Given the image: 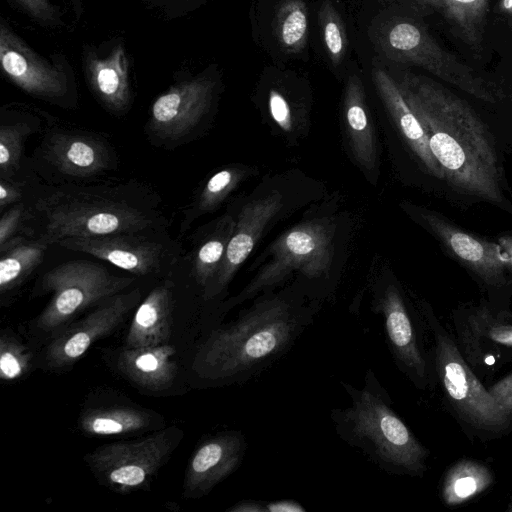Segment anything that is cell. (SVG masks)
Wrapping results in <instances>:
<instances>
[{"label": "cell", "instance_id": "38", "mask_svg": "<svg viewBox=\"0 0 512 512\" xmlns=\"http://www.w3.org/2000/svg\"><path fill=\"white\" fill-rule=\"evenodd\" d=\"M23 188L12 179L0 178V209L17 204L23 195Z\"/></svg>", "mask_w": 512, "mask_h": 512}, {"label": "cell", "instance_id": "14", "mask_svg": "<svg viewBox=\"0 0 512 512\" xmlns=\"http://www.w3.org/2000/svg\"><path fill=\"white\" fill-rule=\"evenodd\" d=\"M212 91L213 83L204 79L171 88L153 103L149 132L162 141L186 138L207 113Z\"/></svg>", "mask_w": 512, "mask_h": 512}, {"label": "cell", "instance_id": "17", "mask_svg": "<svg viewBox=\"0 0 512 512\" xmlns=\"http://www.w3.org/2000/svg\"><path fill=\"white\" fill-rule=\"evenodd\" d=\"M247 451V440L241 431L227 430L204 440L194 452L185 476V492L189 497L209 493L241 465Z\"/></svg>", "mask_w": 512, "mask_h": 512}, {"label": "cell", "instance_id": "39", "mask_svg": "<svg viewBox=\"0 0 512 512\" xmlns=\"http://www.w3.org/2000/svg\"><path fill=\"white\" fill-rule=\"evenodd\" d=\"M266 512H305L301 503L294 500H277L265 502Z\"/></svg>", "mask_w": 512, "mask_h": 512}, {"label": "cell", "instance_id": "21", "mask_svg": "<svg viewBox=\"0 0 512 512\" xmlns=\"http://www.w3.org/2000/svg\"><path fill=\"white\" fill-rule=\"evenodd\" d=\"M174 355V348L168 344L126 348L119 358V368L139 386L161 391L168 388L176 376Z\"/></svg>", "mask_w": 512, "mask_h": 512}, {"label": "cell", "instance_id": "40", "mask_svg": "<svg viewBox=\"0 0 512 512\" xmlns=\"http://www.w3.org/2000/svg\"><path fill=\"white\" fill-rule=\"evenodd\" d=\"M227 511L229 512H266L265 502L257 501V500H243L232 507H230Z\"/></svg>", "mask_w": 512, "mask_h": 512}, {"label": "cell", "instance_id": "29", "mask_svg": "<svg viewBox=\"0 0 512 512\" xmlns=\"http://www.w3.org/2000/svg\"><path fill=\"white\" fill-rule=\"evenodd\" d=\"M89 435H116L143 430L151 425V415L133 408L92 410L80 421Z\"/></svg>", "mask_w": 512, "mask_h": 512}, {"label": "cell", "instance_id": "27", "mask_svg": "<svg viewBox=\"0 0 512 512\" xmlns=\"http://www.w3.org/2000/svg\"><path fill=\"white\" fill-rule=\"evenodd\" d=\"M235 225L236 221L230 215L219 218L193 251V275L203 291L210 284L223 261Z\"/></svg>", "mask_w": 512, "mask_h": 512}, {"label": "cell", "instance_id": "34", "mask_svg": "<svg viewBox=\"0 0 512 512\" xmlns=\"http://www.w3.org/2000/svg\"><path fill=\"white\" fill-rule=\"evenodd\" d=\"M30 356L22 345L3 335L0 340V377L13 380L20 377L28 368Z\"/></svg>", "mask_w": 512, "mask_h": 512}, {"label": "cell", "instance_id": "9", "mask_svg": "<svg viewBox=\"0 0 512 512\" xmlns=\"http://www.w3.org/2000/svg\"><path fill=\"white\" fill-rule=\"evenodd\" d=\"M372 310L383 319L385 338L397 368L419 390L435 383L429 352L424 348V322L417 318L393 282L377 290Z\"/></svg>", "mask_w": 512, "mask_h": 512}, {"label": "cell", "instance_id": "23", "mask_svg": "<svg viewBox=\"0 0 512 512\" xmlns=\"http://www.w3.org/2000/svg\"><path fill=\"white\" fill-rule=\"evenodd\" d=\"M49 242L16 236L0 246V292L11 291L42 262Z\"/></svg>", "mask_w": 512, "mask_h": 512}, {"label": "cell", "instance_id": "41", "mask_svg": "<svg viewBox=\"0 0 512 512\" xmlns=\"http://www.w3.org/2000/svg\"><path fill=\"white\" fill-rule=\"evenodd\" d=\"M498 244L503 251L507 254L509 260V267L512 268V236H503L498 239Z\"/></svg>", "mask_w": 512, "mask_h": 512}, {"label": "cell", "instance_id": "13", "mask_svg": "<svg viewBox=\"0 0 512 512\" xmlns=\"http://www.w3.org/2000/svg\"><path fill=\"white\" fill-rule=\"evenodd\" d=\"M139 289L120 292L102 303L54 339L48 348L51 365L62 367L79 359L99 338L111 333L139 303Z\"/></svg>", "mask_w": 512, "mask_h": 512}, {"label": "cell", "instance_id": "7", "mask_svg": "<svg viewBox=\"0 0 512 512\" xmlns=\"http://www.w3.org/2000/svg\"><path fill=\"white\" fill-rule=\"evenodd\" d=\"M134 278L111 274L91 261H68L42 277V288L52 292L51 301L39 316L40 328H59L75 314L124 291Z\"/></svg>", "mask_w": 512, "mask_h": 512}, {"label": "cell", "instance_id": "25", "mask_svg": "<svg viewBox=\"0 0 512 512\" xmlns=\"http://www.w3.org/2000/svg\"><path fill=\"white\" fill-rule=\"evenodd\" d=\"M491 470L482 462L462 458L445 473L441 497L445 505L458 506L487 490L493 483Z\"/></svg>", "mask_w": 512, "mask_h": 512}, {"label": "cell", "instance_id": "37", "mask_svg": "<svg viewBox=\"0 0 512 512\" xmlns=\"http://www.w3.org/2000/svg\"><path fill=\"white\" fill-rule=\"evenodd\" d=\"M488 392L512 419V373L491 385Z\"/></svg>", "mask_w": 512, "mask_h": 512}, {"label": "cell", "instance_id": "10", "mask_svg": "<svg viewBox=\"0 0 512 512\" xmlns=\"http://www.w3.org/2000/svg\"><path fill=\"white\" fill-rule=\"evenodd\" d=\"M177 430L169 428L139 441L99 447L85 459L91 470L121 492L143 487L170 455Z\"/></svg>", "mask_w": 512, "mask_h": 512}, {"label": "cell", "instance_id": "42", "mask_svg": "<svg viewBox=\"0 0 512 512\" xmlns=\"http://www.w3.org/2000/svg\"><path fill=\"white\" fill-rule=\"evenodd\" d=\"M499 10L509 16H512V0H500Z\"/></svg>", "mask_w": 512, "mask_h": 512}, {"label": "cell", "instance_id": "19", "mask_svg": "<svg viewBox=\"0 0 512 512\" xmlns=\"http://www.w3.org/2000/svg\"><path fill=\"white\" fill-rule=\"evenodd\" d=\"M373 80L387 110L414 154L434 177L444 179L443 171L430 150L427 135L397 82L383 69L374 71Z\"/></svg>", "mask_w": 512, "mask_h": 512}, {"label": "cell", "instance_id": "22", "mask_svg": "<svg viewBox=\"0 0 512 512\" xmlns=\"http://www.w3.org/2000/svg\"><path fill=\"white\" fill-rule=\"evenodd\" d=\"M344 115L354 157L363 168L373 170L376 164L374 133L368 118L364 87L355 74L346 84Z\"/></svg>", "mask_w": 512, "mask_h": 512}, {"label": "cell", "instance_id": "18", "mask_svg": "<svg viewBox=\"0 0 512 512\" xmlns=\"http://www.w3.org/2000/svg\"><path fill=\"white\" fill-rule=\"evenodd\" d=\"M45 157L61 174L88 178L112 167V151L103 139L82 132L54 131L44 141Z\"/></svg>", "mask_w": 512, "mask_h": 512}, {"label": "cell", "instance_id": "5", "mask_svg": "<svg viewBox=\"0 0 512 512\" xmlns=\"http://www.w3.org/2000/svg\"><path fill=\"white\" fill-rule=\"evenodd\" d=\"M425 327L433 339L430 362L445 400L470 439L490 441L512 429V419L480 382L457 342L428 308L421 309Z\"/></svg>", "mask_w": 512, "mask_h": 512}, {"label": "cell", "instance_id": "2", "mask_svg": "<svg viewBox=\"0 0 512 512\" xmlns=\"http://www.w3.org/2000/svg\"><path fill=\"white\" fill-rule=\"evenodd\" d=\"M316 313L293 293L264 295L207 335L193 369L211 385L244 384L284 357Z\"/></svg>", "mask_w": 512, "mask_h": 512}, {"label": "cell", "instance_id": "30", "mask_svg": "<svg viewBox=\"0 0 512 512\" xmlns=\"http://www.w3.org/2000/svg\"><path fill=\"white\" fill-rule=\"evenodd\" d=\"M274 32L280 47L287 53H299L308 38V13L304 0H282L274 18Z\"/></svg>", "mask_w": 512, "mask_h": 512}, {"label": "cell", "instance_id": "31", "mask_svg": "<svg viewBox=\"0 0 512 512\" xmlns=\"http://www.w3.org/2000/svg\"><path fill=\"white\" fill-rule=\"evenodd\" d=\"M115 59L94 68V86L101 99L112 111H122L128 106L129 90L126 73L114 64Z\"/></svg>", "mask_w": 512, "mask_h": 512}, {"label": "cell", "instance_id": "20", "mask_svg": "<svg viewBox=\"0 0 512 512\" xmlns=\"http://www.w3.org/2000/svg\"><path fill=\"white\" fill-rule=\"evenodd\" d=\"M173 283L163 281L137 308L126 337V348L164 344L170 336Z\"/></svg>", "mask_w": 512, "mask_h": 512}, {"label": "cell", "instance_id": "11", "mask_svg": "<svg viewBox=\"0 0 512 512\" xmlns=\"http://www.w3.org/2000/svg\"><path fill=\"white\" fill-rule=\"evenodd\" d=\"M153 230L97 237H67L58 245L109 262L137 276L157 274L176 260L177 244Z\"/></svg>", "mask_w": 512, "mask_h": 512}, {"label": "cell", "instance_id": "43", "mask_svg": "<svg viewBox=\"0 0 512 512\" xmlns=\"http://www.w3.org/2000/svg\"><path fill=\"white\" fill-rule=\"evenodd\" d=\"M507 510L512 512V501L509 503Z\"/></svg>", "mask_w": 512, "mask_h": 512}, {"label": "cell", "instance_id": "33", "mask_svg": "<svg viewBox=\"0 0 512 512\" xmlns=\"http://www.w3.org/2000/svg\"><path fill=\"white\" fill-rule=\"evenodd\" d=\"M319 23L326 53L335 66L347 51L348 39L343 20L330 0H323L319 9Z\"/></svg>", "mask_w": 512, "mask_h": 512}, {"label": "cell", "instance_id": "32", "mask_svg": "<svg viewBox=\"0 0 512 512\" xmlns=\"http://www.w3.org/2000/svg\"><path fill=\"white\" fill-rule=\"evenodd\" d=\"M33 128L25 122L0 126V178L12 179L20 166L24 142Z\"/></svg>", "mask_w": 512, "mask_h": 512}, {"label": "cell", "instance_id": "3", "mask_svg": "<svg viewBox=\"0 0 512 512\" xmlns=\"http://www.w3.org/2000/svg\"><path fill=\"white\" fill-rule=\"evenodd\" d=\"M340 383L351 404L330 412L338 437L388 474L423 477L429 450L392 408V399L375 372L367 369L361 388Z\"/></svg>", "mask_w": 512, "mask_h": 512}, {"label": "cell", "instance_id": "28", "mask_svg": "<svg viewBox=\"0 0 512 512\" xmlns=\"http://www.w3.org/2000/svg\"><path fill=\"white\" fill-rule=\"evenodd\" d=\"M241 168L226 167L213 174L193 202L184 210L180 234L185 233L199 216L216 209L243 179Z\"/></svg>", "mask_w": 512, "mask_h": 512}, {"label": "cell", "instance_id": "4", "mask_svg": "<svg viewBox=\"0 0 512 512\" xmlns=\"http://www.w3.org/2000/svg\"><path fill=\"white\" fill-rule=\"evenodd\" d=\"M40 235L49 242L159 228L160 212L151 202L121 187L63 185L39 196L32 207Z\"/></svg>", "mask_w": 512, "mask_h": 512}, {"label": "cell", "instance_id": "12", "mask_svg": "<svg viewBox=\"0 0 512 512\" xmlns=\"http://www.w3.org/2000/svg\"><path fill=\"white\" fill-rule=\"evenodd\" d=\"M458 346L473 371L499 368L509 361L512 324L487 306L471 307L454 319Z\"/></svg>", "mask_w": 512, "mask_h": 512}, {"label": "cell", "instance_id": "36", "mask_svg": "<svg viewBox=\"0 0 512 512\" xmlns=\"http://www.w3.org/2000/svg\"><path fill=\"white\" fill-rule=\"evenodd\" d=\"M269 110L275 123L285 132L292 129V115L285 97L277 90L269 93Z\"/></svg>", "mask_w": 512, "mask_h": 512}, {"label": "cell", "instance_id": "16", "mask_svg": "<svg viewBox=\"0 0 512 512\" xmlns=\"http://www.w3.org/2000/svg\"><path fill=\"white\" fill-rule=\"evenodd\" d=\"M422 218L446 249L471 269L487 285L507 284V254L498 243L488 242L454 226L441 216L423 212Z\"/></svg>", "mask_w": 512, "mask_h": 512}, {"label": "cell", "instance_id": "15", "mask_svg": "<svg viewBox=\"0 0 512 512\" xmlns=\"http://www.w3.org/2000/svg\"><path fill=\"white\" fill-rule=\"evenodd\" d=\"M282 205V194L272 191L242 208L223 261L216 275L203 291L204 300L214 299L224 292L234 274L251 253L264 228L280 211Z\"/></svg>", "mask_w": 512, "mask_h": 512}, {"label": "cell", "instance_id": "26", "mask_svg": "<svg viewBox=\"0 0 512 512\" xmlns=\"http://www.w3.org/2000/svg\"><path fill=\"white\" fill-rule=\"evenodd\" d=\"M419 2L440 12L464 43L474 48L480 47L489 0H419Z\"/></svg>", "mask_w": 512, "mask_h": 512}, {"label": "cell", "instance_id": "35", "mask_svg": "<svg viewBox=\"0 0 512 512\" xmlns=\"http://www.w3.org/2000/svg\"><path fill=\"white\" fill-rule=\"evenodd\" d=\"M27 214L24 205L18 203L3 212L0 218V246L16 237Z\"/></svg>", "mask_w": 512, "mask_h": 512}, {"label": "cell", "instance_id": "8", "mask_svg": "<svg viewBox=\"0 0 512 512\" xmlns=\"http://www.w3.org/2000/svg\"><path fill=\"white\" fill-rule=\"evenodd\" d=\"M272 259L224 305V311L254 298L279 284L294 270L318 278L330 268L331 235L320 221L302 223L283 234L271 248Z\"/></svg>", "mask_w": 512, "mask_h": 512}, {"label": "cell", "instance_id": "1", "mask_svg": "<svg viewBox=\"0 0 512 512\" xmlns=\"http://www.w3.org/2000/svg\"><path fill=\"white\" fill-rule=\"evenodd\" d=\"M397 85L420 121L444 179L461 193L502 203L495 140L476 111L427 77L407 73Z\"/></svg>", "mask_w": 512, "mask_h": 512}, {"label": "cell", "instance_id": "6", "mask_svg": "<svg viewBox=\"0 0 512 512\" xmlns=\"http://www.w3.org/2000/svg\"><path fill=\"white\" fill-rule=\"evenodd\" d=\"M376 42L390 60L422 67L477 99L496 103L504 97L496 82L445 51L423 25L411 19L396 18L383 24Z\"/></svg>", "mask_w": 512, "mask_h": 512}, {"label": "cell", "instance_id": "24", "mask_svg": "<svg viewBox=\"0 0 512 512\" xmlns=\"http://www.w3.org/2000/svg\"><path fill=\"white\" fill-rule=\"evenodd\" d=\"M1 63L8 76L30 93L55 97L64 92V83L55 71L2 42Z\"/></svg>", "mask_w": 512, "mask_h": 512}]
</instances>
